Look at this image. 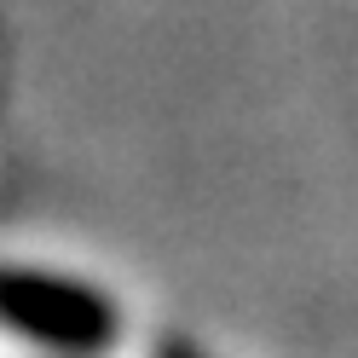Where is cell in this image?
Instances as JSON below:
<instances>
[{
    "label": "cell",
    "instance_id": "7a4b0ae2",
    "mask_svg": "<svg viewBox=\"0 0 358 358\" xmlns=\"http://www.w3.org/2000/svg\"><path fill=\"white\" fill-rule=\"evenodd\" d=\"M156 358H203V352H196L191 341H162V352H156Z\"/></svg>",
    "mask_w": 358,
    "mask_h": 358
},
{
    "label": "cell",
    "instance_id": "6da1fadb",
    "mask_svg": "<svg viewBox=\"0 0 358 358\" xmlns=\"http://www.w3.org/2000/svg\"><path fill=\"white\" fill-rule=\"evenodd\" d=\"M0 312L24 341L58 358H99L122 335V312L104 289L64 278V272H41V266H12L6 272Z\"/></svg>",
    "mask_w": 358,
    "mask_h": 358
}]
</instances>
